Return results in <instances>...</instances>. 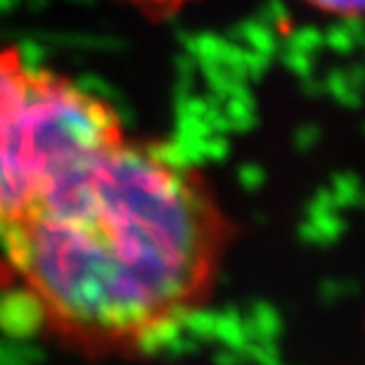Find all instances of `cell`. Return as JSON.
Masks as SVG:
<instances>
[{"instance_id": "cell-1", "label": "cell", "mask_w": 365, "mask_h": 365, "mask_svg": "<svg viewBox=\"0 0 365 365\" xmlns=\"http://www.w3.org/2000/svg\"><path fill=\"white\" fill-rule=\"evenodd\" d=\"M235 232L195 159L126 133L0 240V327L88 361L140 359L207 309Z\"/></svg>"}, {"instance_id": "cell-2", "label": "cell", "mask_w": 365, "mask_h": 365, "mask_svg": "<svg viewBox=\"0 0 365 365\" xmlns=\"http://www.w3.org/2000/svg\"><path fill=\"white\" fill-rule=\"evenodd\" d=\"M126 133L114 102L0 43V240Z\"/></svg>"}, {"instance_id": "cell-3", "label": "cell", "mask_w": 365, "mask_h": 365, "mask_svg": "<svg viewBox=\"0 0 365 365\" xmlns=\"http://www.w3.org/2000/svg\"><path fill=\"white\" fill-rule=\"evenodd\" d=\"M309 10L334 19H363L365 0H297Z\"/></svg>"}, {"instance_id": "cell-4", "label": "cell", "mask_w": 365, "mask_h": 365, "mask_svg": "<svg viewBox=\"0 0 365 365\" xmlns=\"http://www.w3.org/2000/svg\"><path fill=\"white\" fill-rule=\"evenodd\" d=\"M119 3L130 5L133 10L143 12L145 17L166 19V17H176V14L185 12L187 7L197 5L200 0H119Z\"/></svg>"}]
</instances>
